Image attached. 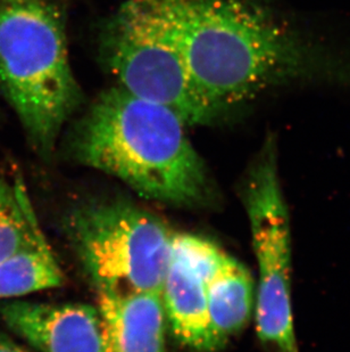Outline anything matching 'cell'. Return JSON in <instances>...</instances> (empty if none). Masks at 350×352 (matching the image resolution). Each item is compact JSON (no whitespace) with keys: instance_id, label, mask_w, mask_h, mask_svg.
I'll return each instance as SVG.
<instances>
[{"instance_id":"cell-1","label":"cell","mask_w":350,"mask_h":352,"mask_svg":"<svg viewBox=\"0 0 350 352\" xmlns=\"http://www.w3.org/2000/svg\"><path fill=\"white\" fill-rule=\"evenodd\" d=\"M189 72L218 118L270 89L350 86V60L315 43L268 0H172Z\"/></svg>"},{"instance_id":"cell-2","label":"cell","mask_w":350,"mask_h":352,"mask_svg":"<svg viewBox=\"0 0 350 352\" xmlns=\"http://www.w3.org/2000/svg\"><path fill=\"white\" fill-rule=\"evenodd\" d=\"M187 128L169 107L112 87L75 123L69 150L145 199L194 208L211 201L213 187Z\"/></svg>"},{"instance_id":"cell-3","label":"cell","mask_w":350,"mask_h":352,"mask_svg":"<svg viewBox=\"0 0 350 352\" xmlns=\"http://www.w3.org/2000/svg\"><path fill=\"white\" fill-rule=\"evenodd\" d=\"M0 87L43 157L82 103L60 14L46 0L0 3Z\"/></svg>"},{"instance_id":"cell-4","label":"cell","mask_w":350,"mask_h":352,"mask_svg":"<svg viewBox=\"0 0 350 352\" xmlns=\"http://www.w3.org/2000/svg\"><path fill=\"white\" fill-rule=\"evenodd\" d=\"M100 54L117 86L169 107L187 126L220 120L189 72L172 0H123L102 31Z\"/></svg>"},{"instance_id":"cell-5","label":"cell","mask_w":350,"mask_h":352,"mask_svg":"<svg viewBox=\"0 0 350 352\" xmlns=\"http://www.w3.org/2000/svg\"><path fill=\"white\" fill-rule=\"evenodd\" d=\"M67 232L98 294L161 292L175 233L159 217L126 199H90L71 211Z\"/></svg>"},{"instance_id":"cell-6","label":"cell","mask_w":350,"mask_h":352,"mask_svg":"<svg viewBox=\"0 0 350 352\" xmlns=\"http://www.w3.org/2000/svg\"><path fill=\"white\" fill-rule=\"evenodd\" d=\"M242 199L257 261L254 315L258 341L272 352H299L291 302L290 216L281 188L273 135L248 168Z\"/></svg>"},{"instance_id":"cell-7","label":"cell","mask_w":350,"mask_h":352,"mask_svg":"<svg viewBox=\"0 0 350 352\" xmlns=\"http://www.w3.org/2000/svg\"><path fill=\"white\" fill-rule=\"evenodd\" d=\"M7 327L39 352H112L100 307L84 303H0Z\"/></svg>"},{"instance_id":"cell-8","label":"cell","mask_w":350,"mask_h":352,"mask_svg":"<svg viewBox=\"0 0 350 352\" xmlns=\"http://www.w3.org/2000/svg\"><path fill=\"white\" fill-rule=\"evenodd\" d=\"M112 352H166V317L159 291L98 294Z\"/></svg>"},{"instance_id":"cell-9","label":"cell","mask_w":350,"mask_h":352,"mask_svg":"<svg viewBox=\"0 0 350 352\" xmlns=\"http://www.w3.org/2000/svg\"><path fill=\"white\" fill-rule=\"evenodd\" d=\"M161 296L166 322L182 346L199 352L222 349L211 329L205 284L173 252Z\"/></svg>"},{"instance_id":"cell-10","label":"cell","mask_w":350,"mask_h":352,"mask_svg":"<svg viewBox=\"0 0 350 352\" xmlns=\"http://www.w3.org/2000/svg\"><path fill=\"white\" fill-rule=\"evenodd\" d=\"M254 279L233 256L206 284L211 329L221 348L245 329L255 309Z\"/></svg>"},{"instance_id":"cell-11","label":"cell","mask_w":350,"mask_h":352,"mask_svg":"<svg viewBox=\"0 0 350 352\" xmlns=\"http://www.w3.org/2000/svg\"><path fill=\"white\" fill-rule=\"evenodd\" d=\"M64 275L46 236L0 261V299L60 287Z\"/></svg>"},{"instance_id":"cell-12","label":"cell","mask_w":350,"mask_h":352,"mask_svg":"<svg viewBox=\"0 0 350 352\" xmlns=\"http://www.w3.org/2000/svg\"><path fill=\"white\" fill-rule=\"evenodd\" d=\"M45 237L20 176H0V261Z\"/></svg>"},{"instance_id":"cell-13","label":"cell","mask_w":350,"mask_h":352,"mask_svg":"<svg viewBox=\"0 0 350 352\" xmlns=\"http://www.w3.org/2000/svg\"><path fill=\"white\" fill-rule=\"evenodd\" d=\"M172 252L205 286L231 259L230 254L209 239L189 234H175Z\"/></svg>"},{"instance_id":"cell-14","label":"cell","mask_w":350,"mask_h":352,"mask_svg":"<svg viewBox=\"0 0 350 352\" xmlns=\"http://www.w3.org/2000/svg\"><path fill=\"white\" fill-rule=\"evenodd\" d=\"M0 352H27L10 336L0 332Z\"/></svg>"},{"instance_id":"cell-15","label":"cell","mask_w":350,"mask_h":352,"mask_svg":"<svg viewBox=\"0 0 350 352\" xmlns=\"http://www.w3.org/2000/svg\"><path fill=\"white\" fill-rule=\"evenodd\" d=\"M27 1H41V0H0V3H27Z\"/></svg>"}]
</instances>
